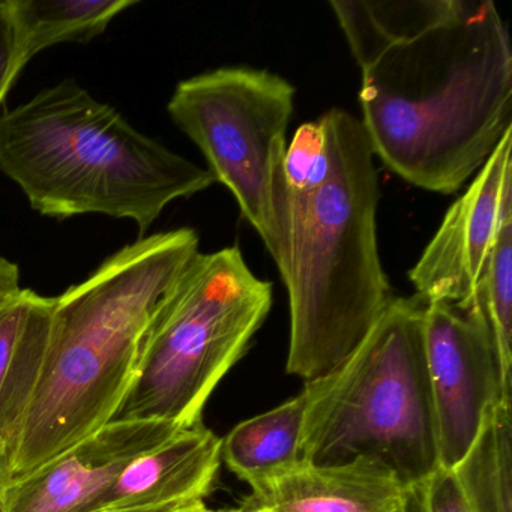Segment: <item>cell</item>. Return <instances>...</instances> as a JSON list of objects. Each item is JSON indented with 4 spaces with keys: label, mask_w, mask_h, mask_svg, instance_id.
<instances>
[{
    "label": "cell",
    "mask_w": 512,
    "mask_h": 512,
    "mask_svg": "<svg viewBox=\"0 0 512 512\" xmlns=\"http://www.w3.org/2000/svg\"><path fill=\"white\" fill-rule=\"evenodd\" d=\"M403 512H470L449 469H439L404 488Z\"/></svg>",
    "instance_id": "d6986e66"
},
{
    "label": "cell",
    "mask_w": 512,
    "mask_h": 512,
    "mask_svg": "<svg viewBox=\"0 0 512 512\" xmlns=\"http://www.w3.org/2000/svg\"><path fill=\"white\" fill-rule=\"evenodd\" d=\"M239 512H242L241 509H238Z\"/></svg>",
    "instance_id": "484cf974"
},
{
    "label": "cell",
    "mask_w": 512,
    "mask_h": 512,
    "mask_svg": "<svg viewBox=\"0 0 512 512\" xmlns=\"http://www.w3.org/2000/svg\"><path fill=\"white\" fill-rule=\"evenodd\" d=\"M272 307L238 247L199 253L155 311L115 419L203 424L212 392L242 358Z\"/></svg>",
    "instance_id": "8992f818"
},
{
    "label": "cell",
    "mask_w": 512,
    "mask_h": 512,
    "mask_svg": "<svg viewBox=\"0 0 512 512\" xmlns=\"http://www.w3.org/2000/svg\"><path fill=\"white\" fill-rule=\"evenodd\" d=\"M232 512H239L238 509H236V511H232Z\"/></svg>",
    "instance_id": "d4e9b609"
},
{
    "label": "cell",
    "mask_w": 512,
    "mask_h": 512,
    "mask_svg": "<svg viewBox=\"0 0 512 512\" xmlns=\"http://www.w3.org/2000/svg\"><path fill=\"white\" fill-rule=\"evenodd\" d=\"M55 298L22 289L0 302V440L10 445L37 385Z\"/></svg>",
    "instance_id": "4fadbf2b"
},
{
    "label": "cell",
    "mask_w": 512,
    "mask_h": 512,
    "mask_svg": "<svg viewBox=\"0 0 512 512\" xmlns=\"http://www.w3.org/2000/svg\"><path fill=\"white\" fill-rule=\"evenodd\" d=\"M215 512H232V511H215Z\"/></svg>",
    "instance_id": "cb8c5ba5"
},
{
    "label": "cell",
    "mask_w": 512,
    "mask_h": 512,
    "mask_svg": "<svg viewBox=\"0 0 512 512\" xmlns=\"http://www.w3.org/2000/svg\"><path fill=\"white\" fill-rule=\"evenodd\" d=\"M104 512H215L211 511L205 502L179 503V505L160 506V508L148 509H124V511H104Z\"/></svg>",
    "instance_id": "603a6c76"
},
{
    "label": "cell",
    "mask_w": 512,
    "mask_h": 512,
    "mask_svg": "<svg viewBox=\"0 0 512 512\" xmlns=\"http://www.w3.org/2000/svg\"><path fill=\"white\" fill-rule=\"evenodd\" d=\"M20 52L26 65L34 56L62 43L85 44L137 0H10Z\"/></svg>",
    "instance_id": "2e32d148"
},
{
    "label": "cell",
    "mask_w": 512,
    "mask_h": 512,
    "mask_svg": "<svg viewBox=\"0 0 512 512\" xmlns=\"http://www.w3.org/2000/svg\"><path fill=\"white\" fill-rule=\"evenodd\" d=\"M199 253L193 229L155 233L55 298L43 367L11 443L13 481L116 418L155 311Z\"/></svg>",
    "instance_id": "7a4b0ae2"
},
{
    "label": "cell",
    "mask_w": 512,
    "mask_h": 512,
    "mask_svg": "<svg viewBox=\"0 0 512 512\" xmlns=\"http://www.w3.org/2000/svg\"><path fill=\"white\" fill-rule=\"evenodd\" d=\"M512 130L500 140L463 196L458 197L409 271L425 304L461 305L475 289L500 223L512 212Z\"/></svg>",
    "instance_id": "9c48e42d"
},
{
    "label": "cell",
    "mask_w": 512,
    "mask_h": 512,
    "mask_svg": "<svg viewBox=\"0 0 512 512\" xmlns=\"http://www.w3.org/2000/svg\"><path fill=\"white\" fill-rule=\"evenodd\" d=\"M221 466V437L200 424L134 460L104 500V511L203 502Z\"/></svg>",
    "instance_id": "7c38bea8"
},
{
    "label": "cell",
    "mask_w": 512,
    "mask_h": 512,
    "mask_svg": "<svg viewBox=\"0 0 512 512\" xmlns=\"http://www.w3.org/2000/svg\"><path fill=\"white\" fill-rule=\"evenodd\" d=\"M0 173L53 218L101 214L145 233L167 205L215 184L208 169L133 127L76 82L0 116Z\"/></svg>",
    "instance_id": "277c9868"
},
{
    "label": "cell",
    "mask_w": 512,
    "mask_h": 512,
    "mask_svg": "<svg viewBox=\"0 0 512 512\" xmlns=\"http://www.w3.org/2000/svg\"><path fill=\"white\" fill-rule=\"evenodd\" d=\"M25 67L10 0H0V106Z\"/></svg>",
    "instance_id": "ffe728a7"
},
{
    "label": "cell",
    "mask_w": 512,
    "mask_h": 512,
    "mask_svg": "<svg viewBox=\"0 0 512 512\" xmlns=\"http://www.w3.org/2000/svg\"><path fill=\"white\" fill-rule=\"evenodd\" d=\"M22 290L17 265L0 257V302L13 298Z\"/></svg>",
    "instance_id": "44dd1931"
},
{
    "label": "cell",
    "mask_w": 512,
    "mask_h": 512,
    "mask_svg": "<svg viewBox=\"0 0 512 512\" xmlns=\"http://www.w3.org/2000/svg\"><path fill=\"white\" fill-rule=\"evenodd\" d=\"M329 7L361 70L398 44L451 19L460 0H331Z\"/></svg>",
    "instance_id": "5bb4252c"
},
{
    "label": "cell",
    "mask_w": 512,
    "mask_h": 512,
    "mask_svg": "<svg viewBox=\"0 0 512 512\" xmlns=\"http://www.w3.org/2000/svg\"><path fill=\"white\" fill-rule=\"evenodd\" d=\"M13 481L11 475V451L7 442L0 440V512H7V496L8 485Z\"/></svg>",
    "instance_id": "7402d4cb"
},
{
    "label": "cell",
    "mask_w": 512,
    "mask_h": 512,
    "mask_svg": "<svg viewBox=\"0 0 512 512\" xmlns=\"http://www.w3.org/2000/svg\"><path fill=\"white\" fill-rule=\"evenodd\" d=\"M304 392L275 409L239 422L221 439V463L251 488L302 463Z\"/></svg>",
    "instance_id": "9a60e30c"
},
{
    "label": "cell",
    "mask_w": 512,
    "mask_h": 512,
    "mask_svg": "<svg viewBox=\"0 0 512 512\" xmlns=\"http://www.w3.org/2000/svg\"><path fill=\"white\" fill-rule=\"evenodd\" d=\"M487 335L499 364L503 383L512 376V212L503 217L496 241L472 295L461 305Z\"/></svg>",
    "instance_id": "ac0fdd59"
},
{
    "label": "cell",
    "mask_w": 512,
    "mask_h": 512,
    "mask_svg": "<svg viewBox=\"0 0 512 512\" xmlns=\"http://www.w3.org/2000/svg\"><path fill=\"white\" fill-rule=\"evenodd\" d=\"M449 470L470 512H512L511 400L491 407L472 445Z\"/></svg>",
    "instance_id": "e0dca14e"
},
{
    "label": "cell",
    "mask_w": 512,
    "mask_h": 512,
    "mask_svg": "<svg viewBox=\"0 0 512 512\" xmlns=\"http://www.w3.org/2000/svg\"><path fill=\"white\" fill-rule=\"evenodd\" d=\"M404 484L385 466L356 458L317 466L302 461L251 488L242 512H403Z\"/></svg>",
    "instance_id": "8fae6325"
},
{
    "label": "cell",
    "mask_w": 512,
    "mask_h": 512,
    "mask_svg": "<svg viewBox=\"0 0 512 512\" xmlns=\"http://www.w3.org/2000/svg\"><path fill=\"white\" fill-rule=\"evenodd\" d=\"M328 175L289 191L290 344L286 370L305 383L343 364L394 296L377 244L380 190L361 121L332 109Z\"/></svg>",
    "instance_id": "3957f363"
},
{
    "label": "cell",
    "mask_w": 512,
    "mask_h": 512,
    "mask_svg": "<svg viewBox=\"0 0 512 512\" xmlns=\"http://www.w3.org/2000/svg\"><path fill=\"white\" fill-rule=\"evenodd\" d=\"M157 419H113L7 488V512H100L121 473L181 431Z\"/></svg>",
    "instance_id": "30bf717a"
},
{
    "label": "cell",
    "mask_w": 512,
    "mask_h": 512,
    "mask_svg": "<svg viewBox=\"0 0 512 512\" xmlns=\"http://www.w3.org/2000/svg\"><path fill=\"white\" fill-rule=\"evenodd\" d=\"M424 349L439 464L452 469L491 407L511 400V388L503 383L496 353L481 326L454 305L427 304Z\"/></svg>",
    "instance_id": "ba28073f"
},
{
    "label": "cell",
    "mask_w": 512,
    "mask_h": 512,
    "mask_svg": "<svg viewBox=\"0 0 512 512\" xmlns=\"http://www.w3.org/2000/svg\"><path fill=\"white\" fill-rule=\"evenodd\" d=\"M361 71L374 157L422 190H460L512 130L511 44L490 0H460L451 19Z\"/></svg>",
    "instance_id": "6da1fadb"
},
{
    "label": "cell",
    "mask_w": 512,
    "mask_h": 512,
    "mask_svg": "<svg viewBox=\"0 0 512 512\" xmlns=\"http://www.w3.org/2000/svg\"><path fill=\"white\" fill-rule=\"evenodd\" d=\"M296 89L278 74L247 67L208 71L176 86L167 112L205 155L209 172L235 197L281 278L289 266L286 131Z\"/></svg>",
    "instance_id": "52a82bcc"
},
{
    "label": "cell",
    "mask_w": 512,
    "mask_h": 512,
    "mask_svg": "<svg viewBox=\"0 0 512 512\" xmlns=\"http://www.w3.org/2000/svg\"><path fill=\"white\" fill-rule=\"evenodd\" d=\"M425 307L418 296H394L343 364L305 383L302 461L331 466L365 458L404 487L439 469Z\"/></svg>",
    "instance_id": "5b68a950"
}]
</instances>
